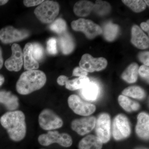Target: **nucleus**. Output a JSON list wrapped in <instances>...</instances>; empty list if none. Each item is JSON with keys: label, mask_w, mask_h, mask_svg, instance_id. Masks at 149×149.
<instances>
[{"label": "nucleus", "mask_w": 149, "mask_h": 149, "mask_svg": "<svg viewBox=\"0 0 149 149\" xmlns=\"http://www.w3.org/2000/svg\"><path fill=\"white\" fill-rule=\"evenodd\" d=\"M2 126L7 130L12 141L18 142L23 140L26 136L27 126L25 117L21 111H8L0 118Z\"/></svg>", "instance_id": "f257e3e1"}, {"label": "nucleus", "mask_w": 149, "mask_h": 149, "mask_svg": "<svg viewBox=\"0 0 149 149\" xmlns=\"http://www.w3.org/2000/svg\"><path fill=\"white\" fill-rule=\"evenodd\" d=\"M46 81L47 77L42 71L37 70H27L21 74L17 82V91L20 95H29L41 89Z\"/></svg>", "instance_id": "f03ea898"}, {"label": "nucleus", "mask_w": 149, "mask_h": 149, "mask_svg": "<svg viewBox=\"0 0 149 149\" xmlns=\"http://www.w3.org/2000/svg\"><path fill=\"white\" fill-rule=\"evenodd\" d=\"M59 11L58 3L52 1H44L34 11L36 17L41 22L50 23L54 21Z\"/></svg>", "instance_id": "7ed1b4c3"}, {"label": "nucleus", "mask_w": 149, "mask_h": 149, "mask_svg": "<svg viewBox=\"0 0 149 149\" xmlns=\"http://www.w3.org/2000/svg\"><path fill=\"white\" fill-rule=\"evenodd\" d=\"M38 141L40 145L45 146L56 143L62 146L67 148L72 146V138L69 134L60 133L58 131L52 130H49L45 134L40 135Z\"/></svg>", "instance_id": "20e7f679"}, {"label": "nucleus", "mask_w": 149, "mask_h": 149, "mask_svg": "<svg viewBox=\"0 0 149 149\" xmlns=\"http://www.w3.org/2000/svg\"><path fill=\"white\" fill-rule=\"evenodd\" d=\"M71 24L73 30L83 32L88 39H93L102 33L101 27L89 19H79L72 21Z\"/></svg>", "instance_id": "39448f33"}, {"label": "nucleus", "mask_w": 149, "mask_h": 149, "mask_svg": "<svg viewBox=\"0 0 149 149\" xmlns=\"http://www.w3.org/2000/svg\"><path fill=\"white\" fill-rule=\"evenodd\" d=\"M38 120L42 129L49 131L61 128L63 125L61 118L52 110L48 109L41 111Z\"/></svg>", "instance_id": "423d86ee"}, {"label": "nucleus", "mask_w": 149, "mask_h": 149, "mask_svg": "<svg viewBox=\"0 0 149 149\" xmlns=\"http://www.w3.org/2000/svg\"><path fill=\"white\" fill-rule=\"evenodd\" d=\"M131 129L129 120L124 115H118L113 123V136L116 140H122L130 136Z\"/></svg>", "instance_id": "0eeeda50"}, {"label": "nucleus", "mask_w": 149, "mask_h": 149, "mask_svg": "<svg viewBox=\"0 0 149 149\" xmlns=\"http://www.w3.org/2000/svg\"><path fill=\"white\" fill-rule=\"evenodd\" d=\"M68 105L74 113L79 115L88 116L96 110L95 105L83 102L78 96L72 95L68 97Z\"/></svg>", "instance_id": "6e6552de"}, {"label": "nucleus", "mask_w": 149, "mask_h": 149, "mask_svg": "<svg viewBox=\"0 0 149 149\" xmlns=\"http://www.w3.org/2000/svg\"><path fill=\"white\" fill-rule=\"evenodd\" d=\"M30 35L25 29H17L11 26H7L0 30V40L4 44H9L27 38Z\"/></svg>", "instance_id": "1a4fd4ad"}, {"label": "nucleus", "mask_w": 149, "mask_h": 149, "mask_svg": "<svg viewBox=\"0 0 149 149\" xmlns=\"http://www.w3.org/2000/svg\"><path fill=\"white\" fill-rule=\"evenodd\" d=\"M96 133L97 136L103 143L109 141L111 137V119L109 115L103 113L96 120Z\"/></svg>", "instance_id": "9d476101"}, {"label": "nucleus", "mask_w": 149, "mask_h": 149, "mask_svg": "<svg viewBox=\"0 0 149 149\" xmlns=\"http://www.w3.org/2000/svg\"><path fill=\"white\" fill-rule=\"evenodd\" d=\"M79 65L80 67L86 72H91L104 69L107 61L104 58H95L89 54H85L82 56Z\"/></svg>", "instance_id": "9b49d317"}, {"label": "nucleus", "mask_w": 149, "mask_h": 149, "mask_svg": "<svg viewBox=\"0 0 149 149\" xmlns=\"http://www.w3.org/2000/svg\"><path fill=\"white\" fill-rule=\"evenodd\" d=\"M12 55L5 62V66L10 71L17 72L23 65V52L19 45L14 44L11 47Z\"/></svg>", "instance_id": "f8f14e48"}, {"label": "nucleus", "mask_w": 149, "mask_h": 149, "mask_svg": "<svg viewBox=\"0 0 149 149\" xmlns=\"http://www.w3.org/2000/svg\"><path fill=\"white\" fill-rule=\"evenodd\" d=\"M96 118L89 116L76 119L72 120L71 124L72 130L80 136H84L95 128L96 122Z\"/></svg>", "instance_id": "ddd939ff"}, {"label": "nucleus", "mask_w": 149, "mask_h": 149, "mask_svg": "<svg viewBox=\"0 0 149 149\" xmlns=\"http://www.w3.org/2000/svg\"><path fill=\"white\" fill-rule=\"evenodd\" d=\"M131 42L136 47L141 49L149 47L148 37L137 25H134L132 27Z\"/></svg>", "instance_id": "4468645a"}, {"label": "nucleus", "mask_w": 149, "mask_h": 149, "mask_svg": "<svg viewBox=\"0 0 149 149\" xmlns=\"http://www.w3.org/2000/svg\"><path fill=\"white\" fill-rule=\"evenodd\" d=\"M149 116L146 113H139L136 126V133L141 139H148L149 136Z\"/></svg>", "instance_id": "2eb2a0df"}, {"label": "nucleus", "mask_w": 149, "mask_h": 149, "mask_svg": "<svg viewBox=\"0 0 149 149\" xmlns=\"http://www.w3.org/2000/svg\"><path fill=\"white\" fill-rule=\"evenodd\" d=\"M32 44L28 43L23 49V64L24 69L27 70H35L39 67V63L32 56Z\"/></svg>", "instance_id": "dca6fc26"}, {"label": "nucleus", "mask_w": 149, "mask_h": 149, "mask_svg": "<svg viewBox=\"0 0 149 149\" xmlns=\"http://www.w3.org/2000/svg\"><path fill=\"white\" fill-rule=\"evenodd\" d=\"M0 103L11 111L16 110L19 106L18 97L9 91H0Z\"/></svg>", "instance_id": "f3484780"}, {"label": "nucleus", "mask_w": 149, "mask_h": 149, "mask_svg": "<svg viewBox=\"0 0 149 149\" xmlns=\"http://www.w3.org/2000/svg\"><path fill=\"white\" fill-rule=\"evenodd\" d=\"M100 93L98 85L94 82H90L82 89L80 94L86 100L94 101L97 98Z\"/></svg>", "instance_id": "a211bd4d"}, {"label": "nucleus", "mask_w": 149, "mask_h": 149, "mask_svg": "<svg viewBox=\"0 0 149 149\" xmlns=\"http://www.w3.org/2000/svg\"><path fill=\"white\" fill-rule=\"evenodd\" d=\"M103 143L97 136L88 135L79 142V149H102Z\"/></svg>", "instance_id": "6ab92c4d"}, {"label": "nucleus", "mask_w": 149, "mask_h": 149, "mask_svg": "<svg viewBox=\"0 0 149 149\" xmlns=\"http://www.w3.org/2000/svg\"><path fill=\"white\" fill-rule=\"evenodd\" d=\"M58 44L61 50L64 54H69L74 50V41L71 35L67 32L60 35L58 39Z\"/></svg>", "instance_id": "aec40b11"}, {"label": "nucleus", "mask_w": 149, "mask_h": 149, "mask_svg": "<svg viewBox=\"0 0 149 149\" xmlns=\"http://www.w3.org/2000/svg\"><path fill=\"white\" fill-rule=\"evenodd\" d=\"M94 4L88 1H80L75 3L73 11L74 13L79 17L88 16L93 10Z\"/></svg>", "instance_id": "412c9836"}, {"label": "nucleus", "mask_w": 149, "mask_h": 149, "mask_svg": "<svg viewBox=\"0 0 149 149\" xmlns=\"http://www.w3.org/2000/svg\"><path fill=\"white\" fill-rule=\"evenodd\" d=\"M139 65L135 63L130 64L122 73L121 77L128 83H135L138 79Z\"/></svg>", "instance_id": "4be33fe9"}, {"label": "nucleus", "mask_w": 149, "mask_h": 149, "mask_svg": "<svg viewBox=\"0 0 149 149\" xmlns=\"http://www.w3.org/2000/svg\"><path fill=\"white\" fill-rule=\"evenodd\" d=\"M90 79L87 76L80 77L72 80H68L65 84V87L70 91L81 89L90 83Z\"/></svg>", "instance_id": "5701e85b"}, {"label": "nucleus", "mask_w": 149, "mask_h": 149, "mask_svg": "<svg viewBox=\"0 0 149 149\" xmlns=\"http://www.w3.org/2000/svg\"><path fill=\"white\" fill-rule=\"evenodd\" d=\"M118 101L120 106L126 111H136L140 109L139 103L132 101L126 96L120 95L118 97Z\"/></svg>", "instance_id": "b1692460"}, {"label": "nucleus", "mask_w": 149, "mask_h": 149, "mask_svg": "<svg viewBox=\"0 0 149 149\" xmlns=\"http://www.w3.org/2000/svg\"><path fill=\"white\" fill-rule=\"evenodd\" d=\"M119 28L116 24H114L112 22H109L105 24L104 27V37L107 41H113L117 37L118 33Z\"/></svg>", "instance_id": "393cba45"}, {"label": "nucleus", "mask_w": 149, "mask_h": 149, "mask_svg": "<svg viewBox=\"0 0 149 149\" xmlns=\"http://www.w3.org/2000/svg\"><path fill=\"white\" fill-rule=\"evenodd\" d=\"M122 94L124 96L139 100L144 98L146 96L144 90L138 86H130L125 88L123 91Z\"/></svg>", "instance_id": "a878e982"}, {"label": "nucleus", "mask_w": 149, "mask_h": 149, "mask_svg": "<svg viewBox=\"0 0 149 149\" xmlns=\"http://www.w3.org/2000/svg\"><path fill=\"white\" fill-rule=\"evenodd\" d=\"M123 2L136 13H140L146 9V5L142 0H124Z\"/></svg>", "instance_id": "bb28decb"}, {"label": "nucleus", "mask_w": 149, "mask_h": 149, "mask_svg": "<svg viewBox=\"0 0 149 149\" xmlns=\"http://www.w3.org/2000/svg\"><path fill=\"white\" fill-rule=\"evenodd\" d=\"M49 28L57 34L61 35L66 31V23L63 19H57L49 25Z\"/></svg>", "instance_id": "cd10ccee"}, {"label": "nucleus", "mask_w": 149, "mask_h": 149, "mask_svg": "<svg viewBox=\"0 0 149 149\" xmlns=\"http://www.w3.org/2000/svg\"><path fill=\"white\" fill-rule=\"evenodd\" d=\"M94 11L99 15L107 14L111 10V6L108 3L102 1H97L94 4Z\"/></svg>", "instance_id": "c85d7f7f"}, {"label": "nucleus", "mask_w": 149, "mask_h": 149, "mask_svg": "<svg viewBox=\"0 0 149 149\" xmlns=\"http://www.w3.org/2000/svg\"><path fill=\"white\" fill-rule=\"evenodd\" d=\"M32 56L37 62L42 60L44 55V50L43 47L37 43L32 44Z\"/></svg>", "instance_id": "c756f323"}, {"label": "nucleus", "mask_w": 149, "mask_h": 149, "mask_svg": "<svg viewBox=\"0 0 149 149\" xmlns=\"http://www.w3.org/2000/svg\"><path fill=\"white\" fill-rule=\"evenodd\" d=\"M47 49L48 53L51 55H55L58 53L57 42L56 39L51 38L47 42Z\"/></svg>", "instance_id": "7c9ffc66"}, {"label": "nucleus", "mask_w": 149, "mask_h": 149, "mask_svg": "<svg viewBox=\"0 0 149 149\" xmlns=\"http://www.w3.org/2000/svg\"><path fill=\"white\" fill-rule=\"evenodd\" d=\"M139 73L143 77L149 80V67L145 65H142L139 68Z\"/></svg>", "instance_id": "2f4dec72"}, {"label": "nucleus", "mask_w": 149, "mask_h": 149, "mask_svg": "<svg viewBox=\"0 0 149 149\" xmlns=\"http://www.w3.org/2000/svg\"><path fill=\"white\" fill-rule=\"evenodd\" d=\"M149 52L141 53L139 54V59L144 63V65L149 66Z\"/></svg>", "instance_id": "473e14b6"}, {"label": "nucleus", "mask_w": 149, "mask_h": 149, "mask_svg": "<svg viewBox=\"0 0 149 149\" xmlns=\"http://www.w3.org/2000/svg\"><path fill=\"white\" fill-rule=\"evenodd\" d=\"M87 74L88 72L79 67L75 68L72 72V76H78L79 77L87 76Z\"/></svg>", "instance_id": "72a5a7b5"}, {"label": "nucleus", "mask_w": 149, "mask_h": 149, "mask_svg": "<svg viewBox=\"0 0 149 149\" xmlns=\"http://www.w3.org/2000/svg\"><path fill=\"white\" fill-rule=\"evenodd\" d=\"M43 0H25L23 1V3L27 7L35 6L40 5L44 1Z\"/></svg>", "instance_id": "f704fd0d"}, {"label": "nucleus", "mask_w": 149, "mask_h": 149, "mask_svg": "<svg viewBox=\"0 0 149 149\" xmlns=\"http://www.w3.org/2000/svg\"><path fill=\"white\" fill-rule=\"evenodd\" d=\"M68 80V77L65 76V75H61L59 76L58 78L57 82L59 85L63 86L65 85Z\"/></svg>", "instance_id": "c9c22d12"}, {"label": "nucleus", "mask_w": 149, "mask_h": 149, "mask_svg": "<svg viewBox=\"0 0 149 149\" xmlns=\"http://www.w3.org/2000/svg\"><path fill=\"white\" fill-rule=\"evenodd\" d=\"M141 26L142 29L146 32L149 33V20L147 21V22H142L141 24Z\"/></svg>", "instance_id": "e433bc0d"}, {"label": "nucleus", "mask_w": 149, "mask_h": 149, "mask_svg": "<svg viewBox=\"0 0 149 149\" xmlns=\"http://www.w3.org/2000/svg\"><path fill=\"white\" fill-rule=\"evenodd\" d=\"M3 65V59L2 56V50L0 47V70L1 69Z\"/></svg>", "instance_id": "4c0bfd02"}, {"label": "nucleus", "mask_w": 149, "mask_h": 149, "mask_svg": "<svg viewBox=\"0 0 149 149\" xmlns=\"http://www.w3.org/2000/svg\"><path fill=\"white\" fill-rule=\"evenodd\" d=\"M4 81V77L2 74H0V86H1L3 84Z\"/></svg>", "instance_id": "58836bf2"}, {"label": "nucleus", "mask_w": 149, "mask_h": 149, "mask_svg": "<svg viewBox=\"0 0 149 149\" xmlns=\"http://www.w3.org/2000/svg\"><path fill=\"white\" fill-rule=\"evenodd\" d=\"M7 0H0V6H3L8 2Z\"/></svg>", "instance_id": "ea45409f"}, {"label": "nucleus", "mask_w": 149, "mask_h": 149, "mask_svg": "<svg viewBox=\"0 0 149 149\" xmlns=\"http://www.w3.org/2000/svg\"><path fill=\"white\" fill-rule=\"evenodd\" d=\"M144 2H145V3L146 4V5H147L148 6H149V1H144Z\"/></svg>", "instance_id": "a19ab883"}, {"label": "nucleus", "mask_w": 149, "mask_h": 149, "mask_svg": "<svg viewBox=\"0 0 149 149\" xmlns=\"http://www.w3.org/2000/svg\"><path fill=\"white\" fill-rule=\"evenodd\" d=\"M136 149H148L147 148H137Z\"/></svg>", "instance_id": "79ce46f5"}]
</instances>
